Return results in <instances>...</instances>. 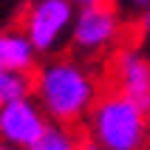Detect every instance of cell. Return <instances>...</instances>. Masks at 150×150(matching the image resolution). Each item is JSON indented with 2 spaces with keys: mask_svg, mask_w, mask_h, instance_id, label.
Masks as SVG:
<instances>
[{
  "mask_svg": "<svg viewBox=\"0 0 150 150\" xmlns=\"http://www.w3.org/2000/svg\"><path fill=\"white\" fill-rule=\"evenodd\" d=\"M31 93H37V105L45 119L74 127L82 116H88L96 99V79L82 62L57 57L31 76Z\"/></svg>",
  "mask_w": 150,
  "mask_h": 150,
  "instance_id": "cell-1",
  "label": "cell"
},
{
  "mask_svg": "<svg viewBox=\"0 0 150 150\" xmlns=\"http://www.w3.org/2000/svg\"><path fill=\"white\" fill-rule=\"evenodd\" d=\"M91 142L102 150H144L147 139V110L127 99L125 93L110 91L91 105Z\"/></svg>",
  "mask_w": 150,
  "mask_h": 150,
  "instance_id": "cell-2",
  "label": "cell"
},
{
  "mask_svg": "<svg viewBox=\"0 0 150 150\" xmlns=\"http://www.w3.org/2000/svg\"><path fill=\"white\" fill-rule=\"evenodd\" d=\"M74 20L71 0H34L23 17V37L37 54H48L62 42Z\"/></svg>",
  "mask_w": 150,
  "mask_h": 150,
  "instance_id": "cell-3",
  "label": "cell"
},
{
  "mask_svg": "<svg viewBox=\"0 0 150 150\" xmlns=\"http://www.w3.org/2000/svg\"><path fill=\"white\" fill-rule=\"evenodd\" d=\"M71 42L76 51H82L88 57L110 48L119 37V14L116 8L108 3H96V6H85L79 14L71 20Z\"/></svg>",
  "mask_w": 150,
  "mask_h": 150,
  "instance_id": "cell-4",
  "label": "cell"
},
{
  "mask_svg": "<svg viewBox=\"0 0 150 150\" xmlns=\"http://www.w3.org/2000/svg\"><path fill=\"white\" fill-rule=\"evenodd\" d=\"M45 127H48V119L31 96L0 105V142L3 144L25 150L40 139Z\"/></svg>",
  "mask_w": 150,
  "mask_h": 150,
  "instance_id": "cell-5",
  "label": "cell"
},
{
  "mask_svg": "<svg viewBox=\"0 0 150 150\" xmlns=\"http://www.w3.org/2000/svg\"><path fill=\"white\" fill-rule=\"evenodd\" d=\"M113 76H116L119 93H125L127 99H133L144 110L150 108V68L142 51L136 48L119 51L113 59Z\"/></svg>",
  "mask_w": 150,
  "mask_h": 150,
  "instance_id": "cell-6",
  "label": "cell"
},
{
  "mask_svg": "<svg viewBox=\"0 0 150 150\" xmlns=\"http://www.w3.org/2000/svg\"><path fill=\"white\" fill-rule=\"evenodd\" d=\"M34 54L37 51L23 37V31L0 34V71H31Z\"/></svg>",
  "mask_w": 150,
  "mask_h": 150,
  "instance_id": "cell-7",
  "label": "cell"
},
{
  "mask_svg": "<svg viewBox=\"0 0 150 150\" xmlns=\"http://www.w3.org/2000/svg\"><path fill=\"white\" fill-rule=\"evenodd\" d=\"M79 136H76L74 127L68 125H48L40 133V139L25 150H79Z\"/></svg>",
  "mask_w": 150,
  "mask_h": 150,
  "instance_id": "cell-8",
  "label": "cell"
},
{
  "mask_svg": "<svg viewBox=\"0 0 150 150\" xmlns=\"http://www.w3.org/2000/svg\"><path fill=\"white\" fill-rule=\"evenodd\" d=\"M31 96V74L28 71H0V105Z\"/></svg>",
  "mask_w": 150,
  "mask_h": 150,
  "instance_id": "cell-9",
  "label": "cell"
},
{
  "mask_svg": "<svg viewBox=\"0 0 150 150\" xmlns=\"http://www.w3.org/2000/svg\"><path fill=\"white\" fill-rule=\"evenodd\" d=\"M125 6H130V8H147V3L150 0H122Z\"/></svg>",
  "mask_w": 150,
  "mask_h": 150,
  "instance_id": "cell-10",
  "label": "cell"
},
{
  "mask_svg": "<svg viewBox=\"0 0 150 150\" xmlns=\"http://www.w3.org/2000/svg\"><path fill=\"white\" fill-rule=\"evenodd\" d=\"M71 3H76V6H96V3H105V0H71Z\"/></svg>",
  "mask_w": 150,
  "mask_h": 150,
  "instance_id": "cell-11",
  "label": "cell"
},
{
  "mask_svg": "<svg viewBox=\"0 0 150 150\" xmlns=\"http://www.w3.org/2000/svg\"><path fill=\"white\" fill-rule=\"evenodd\" d=\"M79 150H102V147H96L91 139H85V142H79Z\"/></svg>",
  "mask_w": 150,
  "mask_h": 150,
  "instance_id": "cell-12",
  "label": "cell"
},
{
  "mask_svg": "<svg viewBox=\"0 0 150 150\" xmlns=\"http://www.w3.org/2000/svg\"><path fill=\"white\" fill-rule=\"evenodd\" d=\"M0 150H20V147H11V144H3V142H0Z\"/></svg>",
  "mask_w": 150,
  "mask_h": 150,
  "instance_id": "cell-13",
  "label": "cell"
}]
</instances>
